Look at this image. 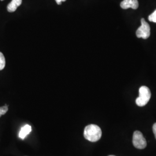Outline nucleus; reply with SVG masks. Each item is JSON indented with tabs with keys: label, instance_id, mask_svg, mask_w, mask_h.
<instances>
[{
	"label": "nucleus",
	"instance_id": "423d86ee",
	"mask_svg": "<svg viewBox=\"0 0 156 156\" xmlns=\"http://www.w3.org/2000/svg\"><path fill=\"white\" fill-rule=\"evenodd\" d=\"M22 3V0H12L11 2L7 6V10L9 12L15 11L17 8Z\"/></svg>",
	"mask_w": 156,
	"mask_h": 156
},
{
	"label": "nucleus",
	"instance_id": "6e6552de",
	"mask_svg": "<svg viewBox=\"0 0 156 156\" xmlns=\"http://www.w3.org/2000/svg\"><path fill=\"white\" fill-rule=\"evenodd\" d=\"M5 67V58L4 55L0 52V71L2 70Z\"/></svg>",
	"mask_w": 156,
	"mask_h": 156
},
{
	"label": "nucleus",
	"instance_id": "9b49d317",
	"mask_svg": "<svg viewBox=\"0 0 156 156\" xmlns=\"http://www.w3.org/2000/svg\"><path fill=\"white\" fill-rule=\"evenodd\" d=\"M153 133L154 134V136H155V138L156 139V123H154L153 126Z\"/></svg>",
	"mask_w": 156,
	"mask_h": 156
},
{
	"label": "nucleus",
	"instance_id": "f257e3e1",
	"mask_svg": "<svg viewBox=\"0 0 156 156\" xmlns=\"http://www.w3.org/2000/svg\"><path fill=\"white\" fill-rule=\"evenodd\" d=\"M102 136V131L99 126L95 124L87 126L84 130V136L86 140L95 142L100 140Z\"/></svg>",
	"mask_w": 156,
	"mask_h": 156
},
{
	"label": "nucleus",
	"instance_id": "f8f14e48",
	"mask_svg": "<svg viewBox=\"0 0 156 156\" xmlns=\"http://www.w3.org/2000/svg\"><path fill=\"white\" fill-rule=\"evenodd\" d=\"M56 1V3L58 4V5H61L62 2H64L66 1V0H55Z\"/></svg>",
	"mask_w": 156,
	"mask_h": 156
},
{
	"label": "nucleus",
	"instance_id": "f03ea898",
	"mask_svg": "<svg viewBox=\"0 0 156 156\" xmlns=\"http://www.w3.org/2000/svg\"><path fill=\"white\" fill-rule=\"evenodd\" d=\"M139 93V97L136 99V104L138 106H144L151 99V90L147 87L144 86L140 87Z\"/></svg>",
	"mask_w": 156,
	"mask_h": 156
},
{
	"label": "nucleus",
	"instance_id": "4468645a",
	"mask_svg": "<svg viewBox=\"0 0 156 156\" xmlns=\"http://www.w3.org/2000/svg\"><path fill=\"white\" fill-rule=\"evenodd\" d=\"M1 1H4V0H1Z\"/></svg>",
	"mask_w": 156,
	"mask_h": 156
},
{
	"label": "nucleus",
	"instance_id": "0eeeda50",
	"mask_svg": "<svg viewBox=\"0 0 156 156\" xmlns=\"http://www.w3.org/2000/svg\"><path fill=\"white\" fill-rule=\"evenodd\" d=\"M31 131V126L27 124L25 125L24 127H23L20 133H19V137L22 140H24L26 136L30 134V133Z\"/></svg>",
	"mask_w": 156,
	"mask_h": 156
},
{
	"label": "nucleus",
	"instance_id": "20e7f679",
	"mask_svg": "<svg viewBox=\"0 0 156 156\" xmlns=\"http://www.w3.org/2000/svg\"><path fill=\"white\" fill-rule=\"evenodd\" d=\"M133 143L134 146L138 149H144L147 146V142L143 134L139 131H135L134 132Z\"/></svg>",
	"mask_w": 156,
	"mask_h": 156
},
{
	"label": "nucleus",
	"instance_id": "9d476101",
	"mask_svg": "<svg viewBox=\"0 0 156 156\" xmlns=\"http://www.w3.org/2000/svg\"><path fill=\"white\" fill-rule=\"evenodd\" d=\"M148 19L150 22L156 23V9L153 13H151V15H149Z\"/></svg>",
	"mask_w": 156,
	"mask_h": 156
},
{
	"label": "nucleus",
	"instance_id": "1a4fd4ad",
	"mask_svg": "<svg viewBox=\"0 0 156 156\" xmlns=\"http://www.w3.org/2000/svg\"><path fill=\"white\" fill-rule=\"evenodd\" d=\"M8 111V107L6 105L5 106L0 107V117L1 116L5 115Z\"/></svg>",
	"mask_w": 156,
	"mask_h": 156
},
{
	"label": "nucleus",
	"instance_id": "ddd939ff",
	"mask_svg": "<svg viewBox=\"0 0 156 156\" xmlns=\"http://www.w3.org/2000/svg\"><path fill=\"white\" fill-rule=\"evenodd\" d=\"M113 156V155H111V156Z\"/></svg>",
	"mask_w": 156,
	"mask_h": 156
},
{
	"label": "nucleus",
	"instance_id": "7ed1b4c3",
	"mask_svg": "<svg viewBox=\"0 0 156 156\" xmlns=\"http://www.w3.org/2000/svg\"><path fill=\"white\" fill-rule=\"evenodd\" d=\"M136 37L139 38L147 39L151 35V28L149 24L142 18L141 19V26H140L136 32Z\"/></svg>",
	"mask_w": 156,
	"mask_h": 156
},
{
	"label": "nucleus",
	"instance_id": "39448f33",
	"mask_svg": "<svg viewBox=\"0 0 156 156\" xmlns=\"http://www.w3.org/2000/svg\"><path fill=\"white\" fill-rule=\"evenodd\" d=\"M120 6L124 9L130 8L133 9H136L139 6V2L138 0H123L120 4Z\"/></svg>",
	"mask_w": 156,
	"mask_h": 156
}]
</instances>
